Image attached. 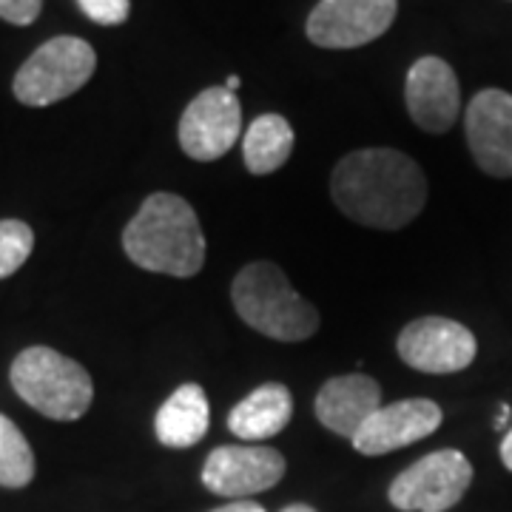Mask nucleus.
<instances>
[{
    "mask_svg": "<svg viewBox=\"0 0 512 512\" xmlns=\"http://www.w3.org/2000/svg\"><path fill=\"white\" fill-rule=\"evenodd\" d=\"M225 89H228V92L237 94V89H239V77H237V74H231V77H228V83H225Z\"/></svg>",
    "mask_w": 512,
    "mask_h": 512,
    "instance_id": "a878e982",
    "label": "nucleus"
},
{
    "mask_svg": "<svg viewBox=\"0 0 512 512\" xmlns=\"http://www.w3.org/2000/svg\"><path fill=\"white\" fill-rule=\"evenodd\" d=\"M293 416V396L285 384L256 387L228 413V430L242 441H265L282 433Z\"/></svg>",
    "mask_w": 512,
    "mask_h": 512,
    "instance_id": "dca6fc26",
    "label": "nucleus"
},
{
    "mask_svg": "<svg viewBox=\"0 0 512 512\" xmlns=\"http://www.w3.org/2000/svg\"><path fill=\"white\" fill-rule=\"evenodd\" d=\"M97 69L94 49L72 35L46 40L15 74L12 92L23 106L43 109L80 92Z\"/></svg>",
    "mask_w": 512,
    "mask_h": 512,
    "instance_id": "39448f33",
    "label": "nucleus"
},
{
    "mask_svg": "<svg viewBox=\"0 0 512 512\" xmlns=\"http://www.w3.org/2000/svg\"><path fill=\"white\" fill-rule=\"evenodd\" d=\"M293 128L282 114H262L248 126L242 137V157L256 177L274 174L288 163L293 151Z\"/></svg>",
    "mask_w": 512,
    "mask_h": 512,
    "instance_id": "f3484780",
    "label": "nucleus"
},
{
    "mask_svg": "<svg viewBox=\"0 0 512 512\" xmlns=\"http://www.w3.org/2000/svg\"><path fill=\"white\" fill-rule=\"evenodd\" d=\"M208 424H211V407H208L205 390L200 384H180L157 410L154 433L165 447L185 450L205 439Z\"/></svg>",
    "mask_w": 512,
    "mask_h": 512,
    "instance_id": "2eb2a0df",
    "label": "nucleus"
},
{
    "mask_svg": "<svg viewBox=\"0 0 512 512\" xmlns=\"http://www.w3.org/2000/svg\"><path fill=\"white\" fill-rule=\"evenodd\" d=\"M123 251L143 271L191 279L205 265V234L191 202L157 191L123 231Z\"/></svg>",
    "mask_w": 512,
    "mask_h": 512,
    "instance_id": "f03ea898",
    "label": "nucleus"
},
{
    "mask_svg": "<svg viewBox=\"0 0 512 512\" xmlns=\"http://www.w3.org/2000/svg\"><path fill=\"white\" fill-rule=\"evenodd\" d=\"M80 12L100 26H120L131 12V0H77Z\"/></svg>",
    "mask_w": 512,
    "mask_h": 512,
    "instance_id": "aec40b11",
    "label": "nucleus"
},
{
    "mask_svg": "<svg viewBox=\"0 0 512 512\" xmlns=\"http://www.w3.org/2000/svg\"><path fill=\"white\" fill-rule=\"evenodd\" d=\"M43 9V0H0V20L12 26H29L35 23Z\"/></svg>",
    "mask_w": 512,
    "mask_h": 512,
    "instance_id": "412c9836",
    "label": "nucleus"
},
{
    "mask_svg": "<svg viewBox=\"0 0 512 512\" xmlns=\"http://www.w3.org/2000/svg\"><path fill=\"white\" fill-rule=\"evenodd\" d=\"M473 484V464L461 450H436L419 458L390 484L387 498L402 512H444Z\"/></svg>",
    "mask_w": 512,
    "mask_h": 512,
    "instance_id": "423d86ee",
    "label": "nucleus"
},
{
    "mask_svg": "<svg viewBox=\"0 0 512 512\" xmlns=\"http://www.w3.org/2000/svg\"><path fill=\"white\" fill-rule=\"evenodd\" d=\"M507 421H510V404H504V407L498 410V416H495V427L501 430V427H507Z\"/></svg>",
    "mask_w": 512,
    "mask_h": 512,
    "instance_id": "b1692460",
    "label": "nucleus"
},
{
    "mask_svg": "<svg viewBox=\"0 0 512 512\" xmlns=\"http://www.w3.org/2000/svg\"><path fill=\"white\" fill-rule=\"evenodd\" d=\"M35 478V453L12 419L0 413V487L20 490Z\"/></svg>",
    "mask_w": 512,
    "mask_h": 512,
    "instance_id": "a211bd4d",
    "label": "nucleus"
},
{
    "mask_svg": "<svg viewBox=\"0 0 512 512\" xmlns=\"http://www.w3.org/2000/svg\"><path fill=\"white\" fill-rule=\"evenodd\" d=\"M464 128L478 168L501 180L512 177V94L501 89L478 92L467 106Z\"/></svg>",
    "mask_w": 512,
    "mask_h": 512,
    "instance_id": "9b49d317",
    "label": "nucleus"
},
{
    "mask_svg": "<svg viewBox=\"0 0 512 512\" xmlns=\"http://www.w3.org/2000/svg\"><path fill=\"white\" fill-rule=\"evenodd\" d=\"M399 356L407 367L419 373H458L473 365L478 342L473 330L456 319L444 316H421L399 333Z\"/></svg>",
    "mask_w": 512,
    "mask_h": 512,
    "instance_id": "0eeeda50",
    "label": "nucleus"
},
{
    "mask_svg": "<svg viewBox=\"0 0 512 512\" xmlns=\"http://www.w3.org/2000/svg\"><path fill=\"white\" fill-rule=\"evenodd\" d=\"M382 407V387L367 373H348L336 376L322 384L316 393V419L328 427L330 433L353 439L362 424Z\"/></svg>",
    "mask_w": 512,
    "mask_h": 512,
    "instance_id": "4468645a",
    "label": "nucleus"
},
{
    "mask_svg": "<svg viewBox=\"0 0 512 512\" xmlns=\"http://www.w3.org/2000/svg\"><path fill=\"white\" fill-rule=\"evenodd\" d=\"M282 512H316L313 507H308V504H291V507H285Z\"/></svg>",
    "mask_w": 512,
    "mask_h": 512,
    "instance_id": "393cba45",
    "label": "nucleus"
},
{
    "mask_svg": "<svg viewBox=\"0 0 512 512\" xmlns=\"http://www.w3.org/2000/svg\"><path fill=\"white\" fill-rule=\"evenodd\" d=\"M9 379L20 399L46 419L77 421L94 402L89 370L46 345L23 350L12 362Z\"/></svg>",
    "mask_w": 512,
    "mask_h": 512,
    "instance_id": "20e7f679",
    "label": "nucleus"
},
{
    "mask_svg": "<svg viewBox=\"0 0 512 512\" xmlns=\"http://www.w3.org/2000/svg\"><path fill=\"white\" fill-rule=\"evenodd\" d=\"M441 419L444 413L436 402L402 399L379 407L350 441L362 456H384L433 436L441 427Z\"/></svg>",
    "mask_w": 512,
    "mask_h": 512,
    "instance_id": "ddd939ff",
    "label": "nucleus"
},
{
    "mask_svg": "<svg viewBox=\"0 0 512 512\" xmlns=\"http://www.w3.org/2000/svg\"><path fill=\"white\" fill-rule=\"evenodd\" d=\"M330 197L348 220L399 231L427 205V177L413 157L396 148H362L336 163Z\"/></svg>",
    "mask_w": 512,
    "mask_h": 512,
    "instance_id": "f257e3e1",
    "label": "nucleus"
},
{
    "mask_svg": "<svg viewBox=\"0 0 512 512\" xmlns=\"http://www.w3.org/2000/svg\"><path fill=\"white\" fill-rule=\"evenodd\" d=\"M231 299L248 328L276 342H305L319 330V311L293 291L274 262L245 265L231 285Z\"/></svg>",
    "mask_w": 512,
    "mask_h": 512,
    "instance_id": "7ed1b4c3",
    "label": "nucleus"
},
{
    "mask_svg": "<svg viewBox=\"0 0 512 512\" xmlns=\"http://www.w3.org/2000/svg\"><path fill=\"white\" fill-rule=\"evenodd\" d=\"M180 146L197 163L225 157L242 134V106L225 86L200 92L180 117Z\"/></svg>",
    "mask_w": 512,
    "mask_h": 512,
    "instance_id": "6e6552de",
    "label": "nucleus"
},
{
    "mask_svg": "<svg viewBox=\"0 0 512 512\" xmlns=\"http://www.w3.org/2000/svg\"><path fill=\"white\" fill-rule=\"evenodd\" d=\"M399 0H319L308 18V40L322 49H356L382 37Z\"/></svg>",
    "mask_w": 512,
    "mask_h": 512,
    "instance_id": "9d476101",
    "label": "nucleus"
},
{
    "mask_svg": "<svg viewBox=\"0 0 512 512\" xmlns=\"http://www.w3.org/2000/svg\"><path fill=\"white\" fill-rule=\"evenodd\" d=\"M35 248V231L20 220H0V279L26 265Z\"/></svg>",
    "mask_w": 512,
    "mask_h": 512,
    "instance_id": "6ab92c4d",
    "label": "nucleus"
},
{
    "mask_svg": "<svg viewBox=\"0 0 512 512\" xmlns=\"http://www.w3.org/2000/svg\"><path fill=\"white\" fill-rule=\"evenodd\" d=\"M211 512H265L262 504H256L251 498H245V501H231V504H225V507H217V510Z\"/></svg>",
    "mask_w": 512,
    "mask_h": 512,
    "instance_id": "4be33fe9",
    "label": "nucleus"
},
{
    "mask_svg": "<svg viewBox=\"0 0 512 512\" xmlns=\"http://www.w3.org/2000/svg\"><path fill=\"white\" fill-rule=\"evenodd\" d=\"M404 103L413 123L430 134L450 131L461 111V89L456 72L441 57H419L404 80Z\"/></svg>",
    "mask_w": 512,
    "mask_h": 512,
    "instance_id": "f8f14e48",
    "label": "nucleus"
},
{
    "mask_svg": "<svg viewBox=\"0 0 512 512\" xmlns=\"http://www.w3.org/2000/svg\"><path fill=\"white\" fill-rule=\"evenodd\" d=\"M285 476V456L259 444H225L205 458L202 484L214 495L245 501L276 487Z\"/></svg>",
    "mask_w": 512,
    "mask_h": 512,
    "instance_id": "1a4fd4ad",
    "label": "nucleus"
},
{
    "mask_svg": "<svg viewBox=\"0 0 512 512\" xmlns=\"http://www.w3.org/2000/svg\"><path fill=\"white\" fill-rule=\"evenodd\" d=\"M501 461H504V467L512 473V427L504 433V439H501Z\"/></svg>",
    "mask_w": 512,
    "mask_h": 512,
    "instance_id": "5701e85b",
    "label": "nucleus"
}]
</instances>
